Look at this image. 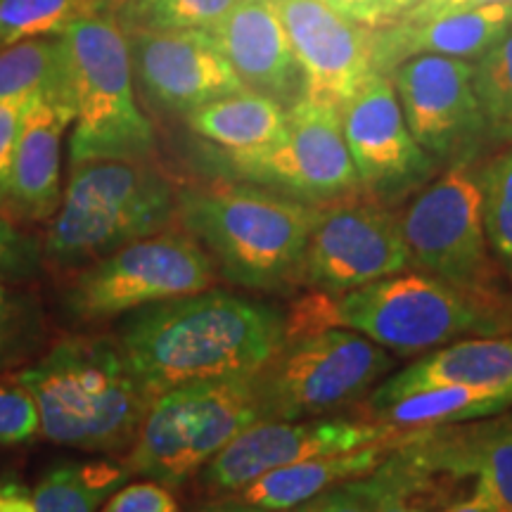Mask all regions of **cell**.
Here are the masks:
<instances>
[{
	"label": "cell",
	"mask_w": 512,
	"mask_h": 512,
	"mask_svg": "<svg viewBox=\"0 0 512 512\" xmlns=\"http://www.w3.org/2000/svg\"><path fill=\"white\" fill-rule=\"evenodd\" d=\"M441 512H498V510L489 501H486L482 494L472 491V494L458 498L456 503H451L446 510H441Z\"/></svg>",
	"instance_id": "obj_41"
},
{
	"label": "cell",
	"mask_w": 512,
	"mask_h": 512,
	"mask_svg": "<svg viewBox=\"0 0 512 512\" xmlns=\"http://www.w3.org/2000/svg\"><path fill=\"white\" fill-rule=\"evenodd\" d=\"M448 384L512 389V335L467 337L420 356L411 366L387 377L380 387L373 389L363 413L422 389Z\"/></svg>",
	"instance_id": "obj_22"
},
{
	"label": "cell",
	"mask_w": 512,
	"mask_h": 512,
	"mask_svg": "<svg viewBox=\"0 0 512 512\" xmlns=\"http://www.w3.org/2000/svg\"><path fill=\"white\" fill-rule=\"evenodd\" d=\"M19 98L72 102L67 53L60 36L27 38L0 50V100Z\"/></svg>",
	"instance_id": "obj_26"
},
{
	"label": "cell",
	"mask_w": 512,
	"mask_h": 512,
	"mask_svg": "<svg viewBox=\"0 0 512 512\" xmlns=\"http://www.w3.org/2000/svg\"><path fill=\"white\" fill-rule=\"evenodd\" d=\"M475 86L486 136L512 143V27L475 60Z\"/></svg>",
	"instance_id": "obj_30"
},
{
	"label": "cell",
	"mask_w": 512,
	"mask_h": 512,
	"mask_svg": "<svg viewBox=\"0 0 512 512\" xmlns=\"http://www.w3.org/2000/svg\"><path fill=\"white\" fill-rule=\"evenodd\" d=\"M339 114L363 192L389 204L430 181L437 162L413 138L392 76L370 74Z\"/></svg>",
	"instance_id": "obj_14"
},
{
	"label": "cell",
	"mask_w": 512,
	"mask_h": 512,
	"mask_svg": "<svg viewBox=\"0 0 512 512\" xmlns=\"http://www.w3.org/2000/svg\"><path fill=\"white\" fill-rule=\"evenodd\" d=\"M411 434H408V437H411ZM408 437H403L399 441H387V444L356 448V451L347 453L316 456L278 467V470L266 472L264 477H259L256 482L247 484L245 489H240L238 494L228 498L230 501L254 505V508H261L266 512H287L297 508L299 503L309 501V498L332 489V486L354 482V479L370 475V472H373L375 467Z\"/></svg>",
	"instance_id": "obj_23"
},
{
	"label": "cell",
	"mask_w": 512,
	"mask_h": 512,
	"mask_svg": "<svg viewBox=\"0 0 512 512\" xmlns=\"http://www.w3.org/2000/svg\"><path fill=\"white\" fill-rule=\"evenodd\" d=\"M31 100L34 98L0 100V211H5V202H8L12 159H15V147Z\"/></svg>",
	"instance_id": "obj_36"
},
{
	"label": "cell",
	"mask_w": 512,
	"mask_h": 512,
	"mask_svg": "<svg viewBox=\"0 0 512 512\" xmlns=\"http://www.w3.org/2000/svg\"><path fill=\"white\" fill-rule=\"evenodd\" d=\"M102 512H181V505L169 486L150 479L114 491Z\"/></svg>",
	"instance_id": "obj_35"
},
{
	"label": "cell",
	"mask_w": 512,
	"mask_h": 512,
	"mask_svg": "<svg viewBox=\"0 0 512 512\" xmlns=\"http://www.w3.org/2000/svg\"><path fill=\"white\" fill-rule=\"evenodd\" d=\"M204 31L249 91L268 95L287 110L304 98L302 67L273 0H240Z\"/></svg>",
	"instance_id": "obj_19"
},
{
	"label": "cell",
	"mask_w": 512,
	"mask_h": 512,
	"mask_svg": "<svg viewBox=\"0 0 512 512\" xmlns=\"http://www.w3.org/2000/svg\"><path fill=\"white\" fill-rule=\"evenodd\" d=\"M110 10V0H0V50L27 38L62 36L81 19Z\"/></svg>",
	"instance_id": "obj_28"
},
{
	"label": "cell",
	"mask_w": 512,
	"mask_h": 512,
	"mask_svg": "<svg viewBox=\"0 0 512 512\" xmlns=\"http://www.w3.org/2000/svg\"><path fill=\"white\" fill-rule=\"evenodd\" d=\"M418 3L420 0H373V5L363 12L358 22L370 29H384L406 15L408 10H413Z\"/></svg>",
	"instance_id": "obj_39"
},
{
	"label": "cell",
	"mask_w": 512,
	"mask_h": 512,
	"mask_svg": "<svg viewBox=\"0 0 512 512\" xmlns=\"http://www.w3.org/2000/svg\"><path fill=\"white\" fill-rule=\"evenodd\" d=\"M202 512H266L261 508H254V505H247V503H238V501H228L221 503V505H214V508H207Z\"/></svg>",
	"instance_id": "obj_43"
},
{
	"label": "cell",
	"mask_w": 512,
	"mask_h": 512,
	"mask_svg": "<svg viewBox=\"0 0 512 512\" xmlns=\"http://www.w3.org/2000/svg\"><path fill=\"white\" fill-rule=\"evenodd\" d=\"M176 207L174 185L150 157L72 164L60 209L41 240L43 261L64 273L79 271L174 226Z\"/></svg>",
	"instance_id": "obj_5"
},
{
	"label": "cell",
	"mask_w": 512,
	"mask_h": 512,
	"mask_svg": "<svg viewBox=\"0 0 512 512\" xmlns=\"http://www.w3.org/2000/svg\"><path fill=\"white\" fill-rule=\"evenodd\" d=\"M38 422L36 403L15 375L0 377V446H19L34 439Z\"/></svg>",
	"instance_id": "obj_33"
},
{
	"label": "cell",
	"mask_w": 512,
	"mask_h": 512,
	"mask_svg": "<svg viewBox=\"0 0 512 512\" xmlns=\"http://www.w3.org/2000/svg\"><path fill=\"white\" fill-rule=\"evenodd\" d=\"M406 271H413V256L387 202L358 190L320 204L304 254V287L342 294Z\"/></svg>",
	"instance_id": "obj_11"
},
{
	"label": "cell",
	"mask_w": 512,
	"mask_h": 512,
	"mask_svg": "<svg viewBox=\"0 0 512 512\" xmlns=\"http://www.w3.org/2000/svg\"><path fill=\"white\" fill-rule=\"evenodd\" d=\"M285 320L287 339L347 328L399 356H418L467 337L512 335V302L510 294L489 297L406 271L342 294L306 292Z\"/></svg>",
	"instance_id": "obj_2"
},
{
	"label": "cell",
	"mask_w": 512,
	"mask_h": 512,
	"mask_svg": "<svg viewBox=\"0 0 512 512\" xmlns=\"http://www.w3.org/2000/svg\"><path fill=\"white\" fill-rule=\"evenodd\" d=\"M43 337L38 304L0 280V370L17 366L34 354Z\"/></svg>",
	"instance_id": "obj_32"
},
{
	"label": "cell",
	"mask_w": 512,
	"mask_h": 512,
	"mask_svg": "<svg viewBox=\"0 0 512 512\" xmlns=\"http://www.w3.org/2000/svg\"><path fill=\"white\" fill-rule=\"evenodd\" d=\"M411 430L413 427H396L368 418L351 420L328 415L309 420H261L230 441L197 479L207 494L233 496L278 467L399 441Z\"/></svg>",
	"instance_id": "obj_13"
},
{
	"label": "cell",
	"mask_w": 512,
	"mask_h": 512,
	"mask_svg": "<svg viewBox=\"0 0 512 512\" xmlns=\"http://www.w3.org/2000/svg\"><path fill=\"white\" fill-rule=\"evenodd\" d=\"M489 247L503 273H512V147L477 171Z\"/></svg>",
	"instance_id": "obj_31"
},
{
	"label": "cell",
	"mask_w": 512,
	"mask_h": 512,
	"mask_svg": "<svg viewBox=\"0 0 512 512\" xmlns=\"http://www.w3.org/2000/svg\"><path fill=\"white\" fill-rule=\"evenodd\" d=\"M126 479V467L110 460L57 465L31 491L34 508L36 512H98Z\"/></svg>",
	"instance_id": "obj_27"
},
{
	"label": "cell",
	"mask_w": 512,
	"mask_h": 512,
	"mask_svg": "<svg viewBox=\"0 0 512 512\" xmlns=\"http://www.w3.org/2000/svg\"><path fill=\"white\" fill-rule=\"evenodd\" d=\"M356 484L373 512H441L475 491L472 482L425 465L403 444Z\"/></svg>",
	"instance_id": "obj_24"
},
{
	"label": "cell",
	"mask_w": 512,
	"mask_h": 512,
	"mask_svg": "<svg viewBox=\"0 0 512 512\" xmlns=\"http://www.w3.org/2000/svg\"><path fill=\"white\" fill-rule=\"evenodd\" d=\"M60 38L74 105L72 164L150 157L155 128L136 100L128 36L114 12L81 19Z\"/></svg>",
	"instance_id": "obj_6"
},
{
	"label": "cell",
	"mask_w": 512,
	"mask_h": 512,
	"mask_svg": "<svg viewBox=\"0 0 512 512\" xmlns=\"http://www.w3.org/2000/svg\"><path fill=\"white\" fill-rule=\"evenodd\" d=\"M72 124V102L57 98L31 100L12 159L5 214L24 221L53 219L62 202V140Z\"/></svg>",
	"instance_id": "obj_20"
},
{
	"label": "cell",
	"mask_w": 512,
	"mask_h": 512,
	"mask_svg": "<svg viewBox=\"0 0 512 512\" xmlns=\"http://www.w3.org/2000/svg\"><path fill=\"white\" fill-rule=\"evenodd\" d=\"M396 361L373 339L347 328L290 337L259 373L266 420H309L354 406Z\"/></svg>",
	"instance_id": "obj_9"
},
{
	"label": "cell",
	"mask_w": 512,
	"mask_h": 512,
	"mask_svg": "<svg viewBox=\"0 0 512 512\" xmlns=\"http://www.w3.org/2000/svg\"><path fill=\"white\" fill-rule=\"evenodd\" d=\"M185 119L197 136L221 147L226 155H249L285 136L287 107L245 88L197 107Z\"/></svg>",
	"instance_id": "obj_25"
},
{
	"label": "cell",
	"mask_w": 512,
	"mask_h": 512,
	"mask_svg": "<svg viewBox=\"0 0 512 512\" xmlns=\"http://www.w3.org/2000/svg\"><path fill=\"white\" fill-rule=\"evenodd\" d=\"M325 3H328L330 8H335L337 12H342V15H347L358 22V19L363 17V12L373 5V0H325Z\"/></svg>",
	"instance_id": "obj_42"
},
{
	"label": "cell",
	"mask_w": 512,
	"mask_h": 512,
	"mask_svg": "<svg viewBox=\"0 0 512 512\" xmlns=\"http://www.w3.org/2000/svg\"><path fill=\"white\" fill-rule=\"evenodd\" d=\"M512 27V3L448 12L425 22L375 29V69L389 74L413 55H446L475 62Z\"/></svg>",
	"instance_id": "obj_21"
},
{
	"label": "cell",
	"mask_w": 512,
	"mask_h": 512,
	"mask_svg": "<svg viewBox=\"0 0 512 512\" xmlns=\"http://www.w3.org/2000/svg\"><path fill=\"white\" fill-rule=\"evenodd\" d=\"M411 456L475 484L498 512H512V408L489 418L415 427Z\"/></svg>",
	"instance_id": "obj_18"
},
{
	"label": "cell",
	"mask_w": 512,
	"mask_h": 512,
	"mask_svg": "<svg viewBox=\"0 0 512 512\" xmlns=\"http://www.w3.org/2000/svg\"><path fill=\"white\" fill-rule=\"evenodd\" d=\"M0 512H36L34 494L19 482H0Z\"/></svg>",
	"instance_id": "obj_40"
},
{
	"label": "cell",
	"mask_w": 512,
	"mask_h": 512,
	"mask_svg": "<svg viewBox=\"0 0 512 512\" xmlns=\"http://www.w3.org/2000/svg\"><path fill=\"white\" fill-rule=\"evenodd\" d=\"M318 216L320 204L233 183L178 192L176 207V223L200 242L223 280L271 294L304 287V254Z\"/></svg>",
	"instance_id": "obj_3"
},
{
	"label": "cell",
	"mask_w": 512,
	"mask_h": 512,
	"mask_svg": "<svg viewBox=\"0 0 512 512\" xmlns=\"http://www.w3.org/2000/svg\"><path fill=\"white\" fill-rule=\"evenodd\" d=\"M399 223L413 271L489 297L510 294L486 238L477 174L467 162L451 164L437 181L422 185L403 207Z\"/></svg>",
	"instance_id": "obj_10"
},
{
	"label": "cell",
	"mask_w": 512,
	"mask_h": 512,
	"mask_svg": "<svg viewBox=\"0 0 512 512\" xmlns=\"http://www.w3.org/2000/svg\"><path fill=\"white\" fill-rule=\"evenodd\" d=\"M230 169L249 183L325 204L361 190L344 140L337 105L302 98L287 110L285 136L266 150L226 155Z\"/></svg>",
	"instance_id": "obj_12"
},
{
	"label": "cell",
	"mask_w": 512,
	"mask_h": 512,
	"mask_svg": "<svg viewBox=\"0 0 512 512\" xmlns=\"http://www.w3.org/2000/svg\"><path fill=\"white\" fill-rule=\"evenodd\" d=\"M238 3L240 0H121L114 17L126 34L209 29Z\"/></svg>",
	"instance_id": "obj_29"
},
{
	"label": "cell",
	"mask_w": 512,
	"mask_h": 512,
	"mask_svg": "<svg viewBox=\"0 0 512 512\" xmlns=\"http://www.w3.org/2000/svg\"><path fill=\"white\" fill-rule=\"evenodd\" d=\"M128 36L133 81L147 105L188 117L197 107L245 91L226 55L204 29L133 31Z\"/></svg>",
	"instance_id": "obj_16"
},
{
	"label": "cell",
	"mask_w": 512,
	"mask_h": 512,
	"mask_svg": "<svg viewBox=\"0 0 512 512\" xmlns=\"http://www.w3.org/2000/svg\"><path fill=\"white\" fill-rule=\"evenodd\" d=\"M287 512H373V510H370L368 498L363 496V491L358 489L354 479V482L332 486V489L309 498V501L299 503L297 508Z\"/></svg>",
	"instance_id": "obj_37"
},
{
	"label": "cell",
	"mask_w": 512,
	"mask_h": 512,
	"mask_svg": "<svg viewBox=\"0 0 512 512\" xmlns=\"http://www.w3.org/2000/svg\"><path fill=\"white\" fill-rule=\"evenodd\" d=\"M496 3H512V0H420L413 10H408L406 15L396 19L394 24L425 22V19L448 15V12L484 8V5H496ZM389 27H392V24H389Z\"/></svg>",
	"instance_id": "obj_38"
},
{
	"label": "cell",
	"mask_w": 512,
	"mask_h": 512,
	"mask_svg": "<svg viewBox=\"0 0 512 512\" xmlns=\"http://www.w3.org/2000/svg\"><path fill=\"white\" fill-rule=\"evenodd\" d=\"M221 275L200 242L166 228L119 247L76 271L64 292V309L81 323H102L169 299L214 290Z\"/></svg>",
	"instance_id": "obj_8"
},
{
	"label": "cell",
	"mask_w": 512,
	"mask_h": 512,
	"mask_svg": "<svg viewBox=\"0 0 512 512\" xmlns=\"http://www.w3.org/2000/svg\"><path fill=\"white\" fill-rule=\"evenodd\" d=\"M304 74V98L342 107L375 74V29L325 0H273Z\"/></svg>",
	"instance_id": "obj_17"
},
{
	"label": "cell",
	"mask_w": 512,
	"mask_h": 512,
	"mask_svg": "<svg viewBox=\"0 0 512 512\" xmlns=\"http://www.w3.org/2000/svg\"><path fill=\"white\" fill-rule=\"evenodd\" d=\"M508 280H510V302H512V273L508 275Z\"/></svg>",
	"instance_id": "obj_44"
},
{
	"label": "cell",
	"mask_w": 512,
	"mask_h": 512,
	"mask_svg": "<svg viewBox=\"0 0 512 512\" xmlns=\"http://www.w3.org/2000/svg\"><path fill=\"white\" fill-rule=\"evenodd\" d=\"M155 401L171 389L261 373L287 342L285 313L207 290L126 313L114 332Z\"/></svg>",
	"instance_id": "obj_1"
},
{
	"label": "cell",
	"mask_w": 512,
	"mask_h": 512,
	"mask_svg": "<svg viewBox=\"0 0 512 512\" xmlns=\"http://www.w3.org/2000/svg\"><path fill=\"white\" fill-rule=\"evenodd\" d=\"M266 420L259 373L171 389L152 401L126 451L128 475L164 486L197 477L230 441Z\"/></svg>",
	"instance_id": "obj_7"
},
{
	"label": "cell",
	"mask_w": 512,
	"mask_h": 512,
	"mask_svg": "<svg viewBox=\"0 0 512 512\" xmlns=\"http://www.w3.org/2000/svg\"><path fill=\"white\" fill-rule=\"evenodd\" d=\"M15 377L36 403L38 434L76 451H128L152 406L114 335L64 337Z\"/></svg>",
	"instance_id": "obj_4"
},
{
	"label": "cell",
	"mask_w": 512,
	"mask_h": 512,
	"mask_svg": "<svg viewBox=\"0 0 512 512\" xmlns=\"http://www.w3.org/2000/svg\"><path fill=\"white\" fill-rule=\"evenodd\" d=\"M413 138L434 162H465L486 136L475 86V62L413 55L389 72Z\"/></svg>",
	"instance_id": "obj_15"
},
{
	"label": "cell",
	"mask_w": 512,
	"mask_h": 512,
	"mask_svg": "<svg viewBox=\"0 0 512 512\" xmlns=\"http://www.w3.org/2000/svg\"><path fill=\"white\" fill-rule=\"evenodd\" d=\"M119 3H121V0H119Z\"/></svg>",
	"instance_id": "obj_45"
},
{
	"label": "cell",
	"mask_w": 512,
	"mask_h": 512,
	"mask_svg": "<svg viewBox=\"0 0 512 512\" xmlns=\"http://www.w3.org/2000/svg\"><path fill=\"white\" fill-rule=\"evenodd\" d=\"M43 261L41 240L29 238L15 223L0 214V280L3 283H27L36 278Z\"/></svg>",
	"instance_id": "obj_34"
}]
</instances>
